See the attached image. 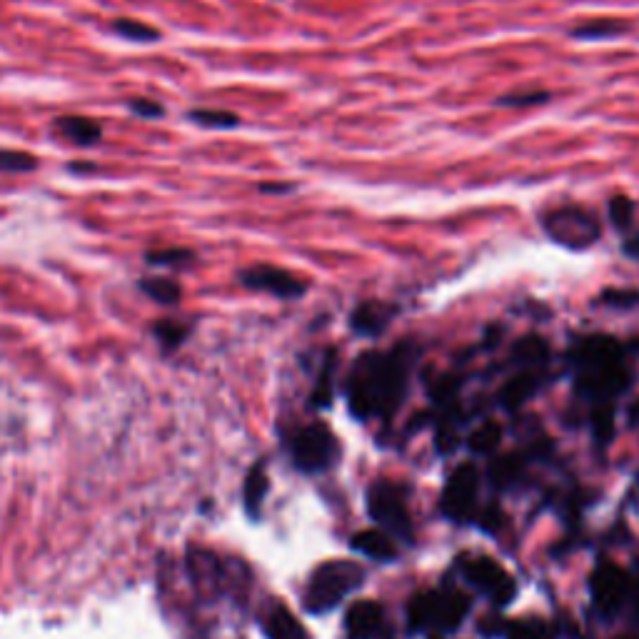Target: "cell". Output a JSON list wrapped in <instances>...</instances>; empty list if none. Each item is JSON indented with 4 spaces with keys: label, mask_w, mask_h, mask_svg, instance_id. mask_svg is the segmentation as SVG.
<instances>
[{
    "label": "cell",
    "mask_w": 639,
    "mask_h": 639,
    "mask_svg": "<svg viewBox=\"0 0 639 639\" xmlns=\"http://www.w3.org/2000/svg\"><path fill=\"white\" fill-rule=\"evenodd\" d=\"M525 467V460L520 455L497 457L490 465V480L495 487H510L520 480V472Z\"/></svg>",
    "instance_id": "d6986e66"
},
{
    "label": "cell",
    "mask_w": 639,
    "mask_h": 639,
    "mask_svg": "<svg viewBox=\"0 0 639 639\" xmlns=\"http://www.w3.org/2000/svg\"><path fill=\"white\" fill-rule=\"evenodd\" d=\"M367 510L387 535L395 537V540H412L410 510H407L405 492L400 487L387 480L375 482L367 492Z\"/></svg>",
    "instance_id": "5b68a950"
},
{
    "label": "cell",
    "mask_w": 639,
    "mask_h": 639,
    "mask_svg": "<svg viewBox=\"0 0 639 639\" xmlns=\"http://www.w3.org/2000/svg\"><path fill=\"white\" fill-rule=\"evenodd\" d=\"M365 580V570L352 560H332L320 565L310 577L308 592H305V607L313 615H325L335 610L347 595L357 590Z\"/></svg>",
    "instance_id": "277c9868"
},
{
    "label": "cell",
    "mask_w": 639,
    "mask_h": 639,
    "mask_svg": "<svg viewBox=\"0 0 639 639\" xmlns=\"http://www.w3.org/2000/svg\"><path fill=\"white\" fill-rule=\"evenodd\" d=\"M637 615H639V592H637Z\"/></svg>",
    "instance_id": "ab89813d"
},
{
    "label": "cell",
    "mask_w": 639,
    "mask_h": 639,
    "mask_svg": "<svg viewBox=\"0 0 639 639\" xmlns=\"http://www.w3.org/2000/svg\"><path fill=\"white\" fill-rule=\"evenodd\" d=\"M140 290L158 305L170 308V305L180 303V285L170 278H145L140 280Z\"/></svg>",
    "instance_id": "ac0fdd59"
},
{
    "label": "cell",
    "mask_w": 639,
    "mask_h": 639,
    "mask_svg": "<svg viewBox=\"0 0 639 639\" xmlns=\"http://www.w3.org/2000/svg\"><path fill=\"white\" fill-rule=\"evenodd\" d=\"M55 125L65 138L73 140L75 145H83V148L100 143V138H103V128L95 120L83 118V115H65V118H58Z\"/></svg>",
    "instance_id": "2e32d148"
},
{
    "label": "cell",
    "mask_w": 639,
    "mask_h": 639,
    "mask_svg": "<svg viewBox=\"0 0 639 639\" xmlns=\"http://www.w3.org/2000/svg\"><path fill=\"white\" fill-rule=\"evenodd\" d=\"M465 580L475 587L477 592L492 600L495 605L507 607L517 595V585L510 577V572L502 565H497L492 557H475V560L462 565Z\"/></svg>",
    "instance_id": "ba28073f"
},
{
    "label": "cell",
    "mask_w": 639,
    "mask_h": 639,
    "mask_svg": "<svg viewBox=\"0 0 639 639\" xmlns=\"http://www.w3.org/2000/svg\"><path fill=\"white\" fill-rule=\"evenodd\" d=\"M265 492H268V477H265L263 465H258L248 475V485H245V502H248V510L253 515H258V507L263 502Z\"/></svg>",
    "instance_id": "f1b7e54d"
},
{
    "label": "cell",
    "mask_w": 639,
    "mask_h": 639,
    "mask_svg": "<svg viewBox=\"0 0 639 639\" xmlns=\"http://www.w3.org/2000/svg\"><path fill=\"white\" fill-rule=\"evenodd\" d=\"M477 490H480V472L475 465L465 462L457 467L447 480L445 490H442L440 507L445 517L455 522H467L475 515L477 507Z\"/></svg>",
    "instance_id": "9c48e42d"
},
{
    "label": "cell",
    "mask_w": 639,
    "mask_h": 639,
    "mask_svg": "<svg viewBox=\"0 0 639 639\" xmlns=\"http://www.w3.org/2000/svg\"><path fill=\"white\" fill-rule=\"evenodd\" d=\"M627 25L620 20H592V23L575 28V38L582 40H610L625 33Z\"/></svg>",
    "instance_id": "7402d4cb"
},
{
    "label": "cell",
    "mask_w": 639,
    "mask_h": 639,
    "mask_svg": "<svg viewBox=\"0 0 639 639\" xmlns=\"http://www.w3.org/2000/svg\"><path fill=\"white\" fill-rule=\"evenodd\" d=\"M293 188L295 185H290V183H263L260 185V190H263V193H273V195L293 193Z\"/></svg>",
    "instance_id": "d590c367"
},
{
    "label": "cell",
    "mask_w": 639,
    "mask_h": 639,
    "mask_svg": "<svg viewBox=\"0 0 639 639\" xmlns=\"http://www.w3.org/2000/svg\"><path fill=\"white\" fill-rule=\"evenodd\" d=\"M625 253L630 255V258H635V260H639V233L635 235V238H630L625 243Z\"/></svg>",
    "instance_id": "8d00e7d4"
},
{
    "label": "cell",
    "mask_w": 639,
    "mask_h": 639,
    "mask_svg": "<svg viewBox=\"0 0 639 639\" xmlns=\"http://www.w3.org/2000/svg\"><path fill=\"white\" fill-rule=\"evenodd\" d=\"M505 637L507 639H550V632L542 622L537 620H522V622H510L505 625Z\"/></svg>",
    "instance_id": "f546056e"
},
{
    "label": "cell",
    "mask_w": 639,
    "mask_h": 639,
    "mask_svg": "<svg viewBox=\"0 0 639 639\" xmlns=\"http://www.w3.org/2000/svg\"><path fill=\"white\" fill-rule=\"evenodd\" d=\"M500 440L502 427L497 425V422H485V425H480V430L472 432L470 450L475 452V455H490V452H495L497 447H500Z\"/></svg>",
    "instance_id": "603a6c76"
},
{
    "label": "cell",
    "mask_w": 639,
    "mask_h": 639,
    "mask_svg": "<svg viewBox=\"0 0 639 639\" xmlns=\"http://www.w3.org/2000/svg\"><path fill=\"white\" fill-rule=\"evenodd\" d=\"M240 283L248 290L270 293L280 300H298L308 290L305 280H300L298 275L288 273L283 268H270V265H258V268L243 270L240 273Z\"/></svg>",
    "instance_id": "30bf717a"
},
{
    "label": "cell",
    "mask_w": 639,
    "mask_h": 639,
    "mask_svg": "<svg viewBox=\"0 0 639 639\" xmlns=\"http://www.w3.org/2000/svg\"><path fill=\"white\" fill-rule=\"evenodd\" d=\"M113 30L118 35H123V38L135 40V43H150V40L160 38L158 28H153V25H148V23H140V20H133V18L115 20Z\"/></svg>",
    "instance_id": "cb8c5ba5"
},
{
    "label": "cell",
    "mask_w": 639,
    "mask_h": 639,
    "mask_svg": "<svg viewBox=\"0 0 639 639\" xmlns=\"http://www.w3.org/2000/svg\"><path fill=\"white\" fill-rule=\"evenodd\" d=\"M610 218L620 230L630 228L632 218H635V205H632V200L625 198V195H615L610 203Z\"/></svg>",
    "instance_id": "4dcf8cb0"
},
{
    "label": "cell",
    "mask_w": 639,
    "mask_h": 639,
    "mask_svg": "<svg viewBox=\"0 0 639 639\" xmlns=\"http://www.w3.org/2000/svg\"><path fill=\"white\" fill-rule=\"evenodd\" d=\"M602 303L615 305V308H630V305L639 303V295L635 290H610V293L602 295Z\"/></svg>",
    "instance_id": "e575fe53"
},
{
    "label": "cell",
    "mask_w": 639,
    "mask_h": 639,
    "mask_svg": "<svg viewBox=\"0 0 639 639\" xmlns=\"http://www.w3.org/2000/svg\"><path fill=\"white\" fill-rule=\"evenodd\" d=\"M193 123L203 125V128H215V130H228L235 128L240 123V118L230 110H210V108H195L188 115Z\"/></svg>",
    "instance_id": "44dd1931"
},
{
    "label": "cell",
    "mask_w": 639,
    "mask_h": 639,
    "mask_svg": "<svg viewBox=\"0 0 639 639\" xmlns=\"http://www.w3.org/2000/svg\"><path fill=\"white\" fill-rule=\"evenodd\" d=\"M128 108H130V113L138 115V118H145V120H155V118H163L165 115L163 105L155 103V100H150V98H133L128 103Z\"/></svg>",
    "instance_id": "1f68e13d"
},
{
    "label": "cell",
    "mask_w": 639,
    "mask_h": 639,
    "mask_svg": "<svg viewBox=\"0 0 639 639\" xmlns=\"http://www.w3.org/2000/svg\"><path fill=\"white\" fill-rule=\"evenodd\" d=\"M550 98L547 93H540V90H532V93H512L507 98H500V105H507V108H527V105H540Z\"/></svg>",
    "instance_id": "d6a6232c"
},
{
    "label": "cell",
    "mask_w": 639,
    "mask_h": 639,
    "mask_svg": "<svg viewBox=\"0 0 639 639\" xmlns=\"http://www.w3.org/2000/svg\"><path fill=\"white\" fill-rule=\"evenodd\" d=\"M467 612H470V600L460 590H430L412 597L407 607V622L412 632L450 635L465 622Z\"/></svg>",
    "instance_id": "3957f363"
},
{
    "label": "cell",
    "mask_w": 639,
    "mask_h": 639,
    "mask_svg": "<svg viewBox=\"0 0 639 639\" xmlns=\"http://www.w3.org/2000/svg\"><path fill=\"white\" fill-rule=\"evenodd\" d=\"M535 390H537V377L532 375V372H520V375H515L505 387H502L500 392L502 407H507V410H517V407H522L532 395H535Z\"/></svg>",
    "instance_id": "e0dca14e"
},
{
    "label": "cell",
    "mask_w": 639,
    "mask_h": 639,
    "mask_svg": "<svg viewBox=\"0 0 639 639\" xmlns=\"http://www.w3.org/2000/svg\"><path fill=\"white\" fill-rule=\"evenodd\" d=\"M150 265L155 268H183L195 260V253L188 248H168V250H155V253L145 255Z\"/></svg>",
    "instance_id": "d4e9b609"
},
{
    "label": "cell",
    "mask_w": 639,
    "mask_h": 639,
    "mask_svg": "<svg viewBox=\"0 0 639 639\" xmlns=\"http://www.w3.org/2000/svg\"><path fill=\"white\" fill-rule=\"evenodd\" d=\"M615 639H635V637H630V635H625V637H615Z\"/></svg>",
    "instance_id": "f35d334b"
},
{
    "label": "cell",
    "mask_w": 639,
    "mask_h": 639,
    "mask_svg": "<svg viewBox=\"0 0 639 639\" xmlns=\"http://www.w3.org/2000/svg\"><path fill=\"white\" fill-rule=\"evenodd\" d=\"M313 402L318 407H325L332 402V365H325V370H322L318 387H315Z\"/></svg>",
    "instance_id": "836d02e7"
},
{
    "label": "cell",
    "mask_w": 639,
    "mask_h": 639,
    "mask_svg": "<svg viewBox=\"0 0 639 639\" xmlns=\"http://www.w3.org/2000/svg\"><path fill=\"white\" fill-rule=\"evenodd\" d=\"M392 315L395 310L385 303H362L360 308L352 313L350 325L357 335H365V337H377L385 332V327L390 325Z\"/></svg>",
    "instance_id": "4fadbf2b"
},
{
    "label": "cell",
    "mask_w": 639,
    "mask_h": 639,
    "mask_svg": "<svg viewBox=\"0 0 639 639\" xmlns=\"http://www.w3.org/2000/svg\"><path fill=\"white\" fill-rule=\"evenodd\" d=\"M352 547L360 555L370 557L377 562H392L397 557L395 537L387 535L385 530H365L352 537Z\"/></svg>",
    "instance_id": "5bb4252c"
},
{
    "label": "cell",
    "mask_w": 639,
    "mask_h": 639,
    "mask_svg": "<svg viewBox=\"0 0 639 639\" xmlns=\"http://www.w3.org/2000/svg\"><path fill=\"white\" fill-rule=\"evenodd\" d=\"M407 375H410V352L405 347L362 355L347 382V402L352 415L360 420L392 415L405 397Z\"/></svg>",
    "instance_id": "6da1fadb"
},
{
    "label": "cell",
    "mask_w": 639,
    "mask_h": 639,
    "mask_svg": "<svg viewBox=\"0 0 639 639\" xmlns=\"http://www.w3.org/2000/svg\"><path fill=\"white\" fill-rule=\"evenodd\" d=\"M542 225H545L547 235L552 240L575 250L587 248V245H592L600 238V225L595 223V218L577 208L552 210V213L542 218Z\"/></svg>",
    "instance_id": "52a82bcc"
},
{
    "label": "cell",
    "mask_w": 639,
    "mask_h": 639,
    "mask_svg": "<svg viewBox=\"0 0 639 639\" xmlns=\"http://www.w3.org/2000/svg\"><path fill=\"white\" fill-rule=\"evenodd\" d=\"M577 390L592 400L607 402L630 385V372L622 360V347L610 337H590L575 352Z\"/></svg>",
    "instance_id": "7a4b0ae2"
},
{
    "label": "cell",
    "mask_w": 639,
    "mask_h": 639,
    "mask_svg": "<svg viewBox=\"0 0 639 639\" xmlns=\"http://www.w3.org/2000/svg\"><path fill=\"white\" fill-rule=\"evenodd\" d=\"M290 452H293V462L298 470L315 475V472L327 470V467L337 460L340 447H337L335 435H332L325 425L315 422V425L303 427V430L293 437Z\"/></svg>",
    "instance_id": "8992f818"
},
{
    "label": "cell",
    "mask_w": 639,
    "mask_h": 639,
    "mask_svg": "<svg viewBox=\"0 0 639 639\" xmlns=\"http://www.w3.org/2000/svg\"><path fill=\"white\" fill-rule=\"evenodd\" d=\"M592 432H595V440L602 445H607L615 435V410L607 402H600V407H595V412H592Z\"/></svg>",
    "instance_id": "4316f807"
},
{
    "label": "cell",
    "mask_w": 639,
    "mask_h": 639,
    "mask_svg": "<svg viewBox=\"0 0 639 639\" xmlns=\"http://www.w3.org/2000/svg\"><path fill=\"white\" fill-rule=\"evenodd\" d=\"M592 602L602 615H615L630 597V577L617 565H600L590 580Z\"/></svg>",
    "instance_id": "8fae6325"
},
{
    "label": "cell",
    "mask_w": 639,
    "mask_h": 639,
    "mask_svg": "<svg viewBox=\"0 0 639 639\" xmlns=\"http://www.w3.org/2000/svg\"><path fill=\"white\" fill-rule=\"evenodd\" d=\"M515 357L522 365H542L550 357V345L542 337L527 335L515 345Z\"/></svg>",
    "instance_id": "ffe728a7"
},
{
    "label": "cell",
    "mask_w": 639,
    "mask_h": 639,
    "mask_svg": "<svg viewBox=\"0 0 639 639\" xmlns=\"http://www.w3.org/2000/svg\"><path fill=\"white\" fill-rule=\"evenodd\" d=\"M385 630V612L377 602H357L345 617L347 639H377Z\"/></svg>",
    "instance_id": "7c38bea8"
},
{
    "label": "cell",
    "mask_w": 639,
    "mask_h": 639,
    "mask_svg": "<svg viewBox=\"0 0 639 639\" xmlns=\"http://www.w3.org/2000/svg\"><path fill=\"white\" fill-rule=\"evenodd\" d=\"M35 168H38V160L30 153L0 148V173H33Z\"/></svg>",
    "instance_id": "83f0119b"
},
{
    "label": "cell",
    "mask_w": 639,
    "mask_h": 639,
    "mask_svg": "<svg viewBox=\"0 0 639 639\" xmlns=\"http://www.w3.org/2000/svg\"><path fill=\"white\" fill-rule=\"evenodd\" d=\"M263 630L268 639H310L305 627L300 625L298 617L290 610H285L283 605H275L273 610L265 615Z\"/></svg>",
    "instance_id": "9a60e30c"
},
{
    "label": "cell",
    "mask_w": 639,
    "mask_h": 639,
    "mask_svg": "<svg viewBox=\"0 0 639 639\" xmlns=\"http://www.w3.org/2000/svg\"><path fill=\"white\" fill-rule=\"evenodd\" d=\"M68 168L73 170V173H93L95 165L93 163H70Z\"/></svg>",
    "instance_id": "74e56055"
},
{
    "label": "cell",
    "mask_w": 639,
    "mask_h": 639,
    "mask_svg": "<svg viewBox=\"0 0 639 639\" xmlns=\"http://www.w3.org/2000/svg\"><path fill=\"white\" fill-rule=\"evenodd\" d=\"M153 332L165 350H175V347L183 345V340L188 337V325L178 320H160L155 322Z\"/></svg>",
    "instance_id": "484cf974"
}]
</instances>
